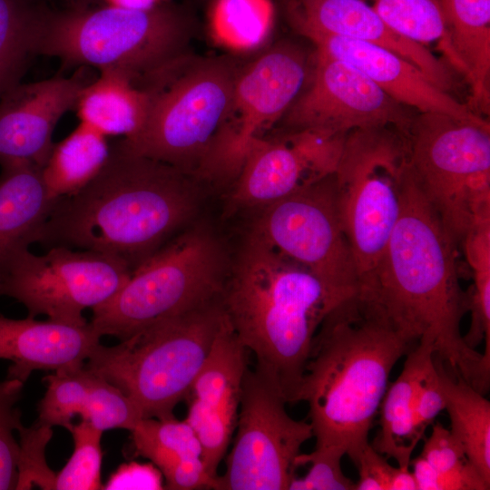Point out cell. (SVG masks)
<instances>
[{
    "label": "cell",
    "instance_id": "obj_25",
    "mask_svg": "<svg viewBox=\"0 0 490 490\" xmlns=\"http://www.w3.org/2000/svg\"><path fill=\"white\" fill-rule=\"evenodd\" d=\"M130 432L135 452L162 474L164 488H214L216 478L205 468L201 442L185 420L142 418Z\"/></svg>",
    "mask_w": 490,
    "mask_h": 490
},
{
    "label": "cell",
    "instance_id": "obj_29",
    "mask_svg": "<svg viewBox=\"0 0 490 490\" xmlns=\"http://www.w3.org/2000/svg\"><path fill=\"white\" fill-rule=\"evenodd\" d=\"M109 152L106 136L81 122L69 135L54 144L42 168L50 194L60 199L77 192L100 172Z\"/></svg>",
    "mask_w": 490,
    "mask_h": 490
},
{
    "label": "cell",
    "instance_id": "obj_16",
    "mask_svg": "<svg viewBox=\"0 0 490 490\" xmlns=\"http://www.w3.org/2000/svg\"><path fill=\"white\" fill-rule=\"evenodd\" d=\"M345 137L299 131L256 138L235 177L228 210L260 209L334 173Z\"/></svg>",
    "mask_w": 490,
    "mask_h": 490
},
{
    "label": "cell",
    "instance_id": "obj_39",
    "mask_svg": "<svg viewBox=\"0 0 490 490\" xmlns=\"http://www.w3.org/2000/svg\"><path fill=\"white\" fill-rule=\"evenodd\" d=\"M417 490H488V484L470 462L437 472L420 456L410 460Z\"/></svg>",
    "mask_w": 490,
    "mask_h": 490
},
{
    "label": "cell",
    "instance_id": "obj_33",
    "mask_svg": "<svg viewBox=\"0 0 490 490\" xmlns=\"http://www.w3.org/2000/svg\"><path fill=\"white\" fill-rule=\"evenodd\" d=\"M74 439V452L65 466L55 475V490L102 489L101 439L103 431L86 420L69 429Z\"/></svg>",
    "mask_w": 490,
    "mask_h": 490
},
{
    "label": "cell",
    "instance_id": "obj_26",
    "mask_svg": "<svg viewBox=\"0 0 490 490\" xmlns=\"http://www.w3.org/2000/svg\"><path fill=\"white\" fill-rule=\"evenodd\" d=\"M402 371L388 385L379 407V429L371 446L398 466L409 467L412 454L421 440L415 417L416 391L426 368L435 358L433 348L418 343L407 355Z\"/></svg>",
    "mask_w": 490,
    "mask_h": 490
},
{
    "label": "cell",
    "instance_id": "obj_20",
    "mask_svg": "<svg viewBox=\"0 0 490 490\" xmlns=\"http://www.w3.org/2000/svg\"><path fill=\"white\" fill-rule=\"evenodd\" d=\"M316 50L357 68L387 95L419 113H440L476 122H487L467 105L434 85L415 65L380 46L339 35L309 34Z\"/></svg>",
    "mask_w": 490,
    "mask_h": 490
},
{
    "label": "cell",
    "instance_id": "obj_36",
    "mask_svg": "<svg viewBox=\"0 0 490 490\" xmlns=\"http://www.w3.org/2000/svg\"><path fill=\"white\" fill-rule=\"evenodd\" d=\"M466 259L474 273V286L469 292L471 324L463 338L466 344L474 349L485 339L482 354L490 361V250H473Z\"/></svg>",
    "mask_w": 490,
    "mask_h": 490
},
{
    "label": "cell",
    "instance_id": "obj_43",
    "mask_svg": "<svg viewBox=\"0 0 490 490\" xmlns=\"http://www.w3.org/2000/svg\"><path fill=\"white\" fill-rule=\"evenodd\" d=\"M107 5L128 9H148L169 0H101Z\"/></svg>",
    "mask_w": 490,
    "mask_h": 490
},
{
    "label": "cell",
    "instance_id": "obj_34",
    "mask_svg": "<svg viewBox=\"0 0 490 490\" xmlns=\"http://www.w3.org/2000/svg\"><path fill=\"white\" fill-rule=\"evenodd\" d=\"M24 383L18 379L0 381V490L15 489L19 443L15 434L23 425L17 403Z\"/></svg>",
    "mask_w": 490,
    "mask_h": 490
},
{
    "label": "cell",
    "instance_id": "obj_10",
    "mask_svg": "<svg viewBox=\"0 0 490 490\" xmlns=\"http://www.w3.org/2000/svg\"><path fill=\"white\" fill-rule=\"evenodd\" d=\"M407 170V136L397 129L372 127L346 135L335 191L358 285L375 268L399 217Z\"/></svg>",
    "mask_w": 490,
    "mask_h": 490
},
{
    "label": "cell",
    "instance_id": "obj_31",
    "mask_svg": "<svg viewBox=\"0 0 490 490\" xmlns=\"http://www.w3.org/2000/svg\"><path fill=\"white\" fill-rule=\"evenodd\" d=\"M274 19L271 0H213L208 27L219 45L233 52H248L266 42Z\"/></svg>",
    "mask_w": 490,
    "mask_h": 490
},
{
    "label": "cell",
    "instance_id": "obj_21",
    "mask_svg": "<svg viewBox=\"0 0 490 490\" xmlns=\"http://www.w3.org/2000/svg\"><path fill=\"white\" fill-rule=\"evenodd\" d=\"M45 393L38 403L36 423L70 429L80 416L102 431H132L142 418L129 397L85 364L54 371L44 378Z\"/></svg>",
    "mask_w": 490,
    "mask_h": 490
},
{
    "label": "cell",
    "instance_id": "obj_2",
    "mask_svg": "<svg viewBox=\"0 0 490 490\" xmlns=\"http://www.w3.org/2000/svg\"><path fill=\"white\" fill-rule=\"evenodd\" d=\"M201 183L118 141L86 185L58 200L35 243L100 252L133 270L191 220Z\"/></svg>",
    "mask_w": 490,
    "mask_h": 490
},
{
    "label": "cell",
    "instance_id": "obj_30",
    "mask_svg": "<svg viewBox=\"0 0 490 490\" xmlns=\"http://www.w3.org/2000/svg\"><path fill=\"white\" fill-rule=\"evenodd\" d=\"M50 8L44 0H0V98L21 83Z\"/></svg>",
    "mask_w": 490,
    "mask_h": 490
},
{
    "label": "cell",
    "instance_id": "obj_42",
    "mask_svg": "<svg viewBox=\"0 0 490 490\" xmlns=\"http://www.w3.org/2000/svg\"><path fill=\"white\" fill-rule=\"evenodd\" d=\"M162 474L152 464H122L111 475L102 489H163Z\"/></svg>",
    "mask_w": 490,
    "mask_h": 490
},
{
    "label": "cell",
    "instance_id": "obj_5",
    "mask_svg": "<svg viewBox=\"0 0 490 490\" xmlns=\"http://www.w3.org/2000/svg\"><path fill=\"white\" fill-rule=\"evenodd\" d=\"M242 64L229 54L189 52L149 74L138 83L149 97L145 122L120 142L201 182L213 181L219 140Z\"/></svg>",
    "mask_w": 490,
    "mask_h": 490
},
{
    "label": "cell",
    "instance_id": "obj_6",
    "mask_svg": "<svg viewBox=\"0 0 490 490\" xmlns=\"http://www.w3.org/2000/svg\"><path fill=\"white\" fill-rule=\"evenodd\" d=\"M195 33L192 12L170 1L148 9L73 5L50 8L35 52L59 59L64 68L113 71L138 84L191 52Z\"/></svg>",
    "mask_w": 490,
    "mask_h": 490
},
{
    "label": "cell",
    "instance_id": "obj_8",
    "mask_svg": "<svg viewBox=\"0 0 490 490\" xmlns=\"http://www.w3.org/2000/svg\"><path fill=\"white\" fill-rule=\"evenodd\" d=\"M229 269L216 234L207 226L189 228L137 266L114 296L93 309L90 324L101 337L125 339L219 298Z\"/></svg>",
    "mask_w": 490,
    "mask_h": 490
},
{
    "label": "cell",
    "instance_id": "obj_7",
    "mask_svg": "<svg viewBox=\"0 0 490 490\" xmlns=\"http://www.w3.org/2000/svg\"><path fill=\"white\" fill-rule=\"evenodd\" d=\"M224 319L220 296L156 321L115 346L101 343L86 368L117 387L142 418L173 417L186 399Z\"/></svg>",
    "mask_w": 490,
    "mask_h": 490
},
{
    "label": "cell",
    "instance_id": "obj_14",
    "mask_svg": "<svg viewBox=\"0 0 490 490\" xmlns=\"http://www.w3.org/2000/svg\"><path fill=\"white\" fill-rule=\"evenodd\" d=\"M309 55L300 45L279 41L243 63L217 151L221 179L236 177L250 143L275 125L310 78Z\"/></svg>",
    "mask_w": 490,
    "mask_h": 490
},
{
    "label": "cell",
    "instance_id": "obj_41",
    "mask_svg": "<svg viewBox=\"0 0 490 490\" xmlns=\"http://www.w3.org/2000/svg\"><path fill=\"white\" fill-rule=\"evenodd\" d=\"M445 409V397L435 358L427 366L419 383L415 403L417 433L423 437L439 413Z\"/></svg>",
    "mask_w": 490,
    "mask_h": 490
},
{
    "label": "cell",
    "instance_id": "obj_27",
    "mask_svg": "<svg viewBox=\"0 0 490 490\" xmlns=\"http://www.w3.org/2000/svg\"><path fill=\"white\" fill-rule=\"evenodd\" d=\"M149 97L143 88L126 75L100 72L82 91L74 110L81 122L103 135H134L143 125Z\"/></svg>",
    "mask_w": 490,
    "mask_h": 490
},
{
    "label": "cell",
    "instance_id": "obj_40",
    "mask_svg": "<svg viewBox=\"0 0 490 490\" xmlns=\"http://www.w3.org/2000/svg\"><path fill=\"white\" fill-rule=\"evenodd\" d=\"M419 456L437 472L451 470L469 461L462 445L451 431L435 422Z\"/></svg>",
    "mask_w": 490,
    "mask_h": 490
},
{
    "label": "cell",
    "instance_id": "obj_11",
    "mask_svg": "<svg viewBox=\"0 0 490 490\" xmlns=\"http://www.w3.org/2000/svg\"><path fill=\"white\" fill-rule=\"evenodd\" d=\"M132 271L122 260L93 250L54 246L35 255L24 248L0 268V296L24 305L27 317L84 326L83 310L109 300Z\"/></svg>",
    "mask_w": 490,
    "mask_h": 490
},
{
    "label": "cell",
    "instance_id": "obj_23",
    "mask_svg": "<svg viewBox=\"0 0 490 490\" xmlns=\"http://www.w3.org/2000/svg\"><path fill=\"white\" fill-rule=\"evenodd\" d=\"M446 22L440 48L466 77L468 107L488 113L490 76V0H440Z\"/></svg>",
    "mask_w": 490,
    "mask_h": 490
},
{
    "label": "cell",
    "instance_id": "obj_22",
    "mask_svg": "<svg viewBox=\"0 0 490 490\" xmlns=\"http://www.w3.org/2000/svg\"><path fill=\"white\" fill-rule=\"evenodd\" d=\"M90 322L84 326L0 315V359L11 362L7 378L25 383L36 370L82 366L100 344Z\"/></svg>",
    "mask_w": 490,
    "mask_h": 490
},
{
    "label": "cell",
    "instance_id": "obj_38",
    "mask_svg": "<svg viewBox=\"0 0 490 490\" xmlns=\"http://www.w3.org/2000/svg\"><path fill=\"white\" fill-rule=\"evenodd\" d=\"M358 471L356 490H417L409 467L393 466L370 443L355 464Z\"/></svg>",
    "mask_w": 490,
    "mask_h": 490
},
{
    "label": "cell",
    "instance_id": "obj_44",
    "mask_svg": "<svg viewBox=\"0 0 490 490\" xmlns=\"http://www.w3.org/2000/svg\"><path fill=\"white\" fill-rule=\"evenodd\" d=\"M74 2V5H90L93 2H97L99 0H72Z\"/></svg>",
    "mask_w": 490,
    "mask_h": 490
},
{
    "label": "cell",
    "instance_id": "obj_15",
    "mask_svg": "<svg viewBox=\"0 0 490 490\" xmlns=\"http://www.w3.org/2000/svg\"><path fill=\"white\" fill-rule=\"evenodd\" d=\"M309 81L277 122L279 132L345 136L358 129L390 126L407 135L414 115L352 65L315 49Z\"/></svg>",
    "mask_w": 490,
    "mask_h": 490
},
{
    "label": "cell",
    "instance_id": "obj_1",
    "mask_svg": "<svg viewBox=\"0 0 490 490\" xmlns=\"http://www.w3.org/2000/svg\"><path fill=\"white\" fill-rule=\"evenodd\" d=\"M456 249L408 165L399 217L357 296L408 341L430 345L452 376L485 395L490 362L466 344L460 329L469 292L459 283Z\"/></svg>",
    "mask_w": 490,
    "mask_h": 490
},
{
    "label": "cell",
    "instance_id": "obj_37",
    "mask_svg": "<svg viewBox=\"0 0 490 490\" xmlns=\"http://www.w3.org/2000/svg\"><path fill=\"white\" fill-rule=\"evenodd\" d=\"M344 454L335 450H317L300 453L296 458L297 468L309 465L303 476L295 475L289 490H356V482L348 477L342 470L341 460Z\"/></svg>",
    "mask_w": 490,
    "mask_h": 490
},
{
    "label": "cell",
    "instance_id": "obj_24",
    "mask_svg": "<svg viewBox=\"0 0 490 490\" xmlns=\"http://www.w3.org/2000/svg\"><path fill=\"white\" fill-rule=\"evenodd\" d=\"M0 166L1 268L18 250L35 243L59 199L47 190L42 168L21 161Z\"/></svg>",
    "mask_w": 490,
    "mask_h": 490
},
{
    "label": "cell",
    "instance_id": "obj_35",
    "mask_svg": "<svg viewBox=\"0 0 490 490\" xmlns=\"http://www.w3.org/2000/svg\"><path fill=\"white\" fill-rule=\"evenodd\" d=\"M53 427L34 422L31 426L21 425L17 481L15 489L28 490L34 486L52 490L55 487V474L49 468L45 458V448L53 436Z\"/></svg>",
    "mask_w": 490,
    "mask_h": 490
},
{
    "label": "cell",
    "instance_id": "obj_4",
    "mask_svg": "<svg viewBox=\"0 0 490 490\" xmlns=\"http://www.w3.org/2000/svg\"><path fill=\"white\" fill-rule=\"evenodd\" d=\"M350 297L250 230L230 265L220 301L238 339L254 354L255 367L277 384L288 403H296L319 326Z\"/></svg>",
    "mask_w": 490,
    "mask_h": 490
},
{
    "label": "cell",
    "instance_id": "obj_28",
    "mask_svg": "<svg viewBox=\"0 0 490 490\" xmlns=\"http://www.w3.org/2000/svg\"><path fill=\"white\" fill-rule=\"evenodd\" d=\"M449 430L462 445L468 460L490 484V402L461 377L450 376L435 356Z\"/></svg>",
    "mask_w": 490,
    "mask_h": 490
},
{
    "label": "cell",
    "instance_id": "obj_12",
    "mask_svg": "<svg viewBox=\"0 0 490 490\" xmlns=\"http://www.w3.org/2000/svg\"><path fill=\"white\" fill-rule=\"evenodd\" d=\"M277 384L248 367L236 435L216 490H284L296 475V458L313 437L309 422L292 418Z\"/></svg>",
    "mask_w": 490,
    "mask_h": 490
},
{
    "label": "cell",
    "instance_id": "obj_32",
    "mask_svg": "<svg viewBox=\"0 0 490 490\" xmlns=\"http://www.w3.org/2000/svg\"><path fill=\"white\" fill-rule=\"evenodd\" d=\"M372 8L392 30L420 44L442 40L446 30L436 0H371Z\"/></svg>",
    "mask_w": 490,
    "mask_h": 490
},
{
    "label": "cell",
    "instance_id": "obj_45",
    "mask_svg": "<svg viewBox=\"0 0 490 490\" xmlns=\"http://www.w3.org/2000/svg\"><path fill=\"white\" fill-rule=\"evenodd\" d=\"M438 3L440 2V0H436Z\"/></svg>",
    "mask_w": 490,
    "mask_h": 490
},
{
    "label": "cell",
    "instance_id": "obj_18",
    "mask_svg": "<svg viewBox=\"0 0 490 490\" xmlns=\"http://www.w3.org/2000/svg\"><path fill=\"white\" fill-rule=\"evenodd\" d=\"M89 83L81 70L70 77L21 82L5 92L0 98V163L21 161L43 168L57 122L74 110Z\"/></svg>",
    "mask_w": 490,
    "mask_h": 490
},
{
    "label": "cell",
    "instance_id": "obj_13",
    "mask_svg": "<svg viewBox=\"0 0 490 490\" xmlns=\"http://www.w3.org/2000/svg\"><path fill=\"white\" fill-rule=\"evenodd\" d=\"M250 230L329 287L357 294L358 273L338 215L334 173L260 208Z\"/></svg>",
    "mask_w": 490,
    "mask_h": 490
},
{
    "label": "cell",
    "instance_id": "obj_9",
    "mask_svg": "<svg viewBox=\"0 0 490 490\" xmlns=\"http://www.w3.org/2000/svg\"><path fill=\"white\" fill-rule=\"evenodd\" d=\"M407 140L415 181L455 242L462 243L474 220L490 217L489 122L420 113Z\"/></svg>",
    "mask_w": 490,
    "mask_h": 490
},
{
    "label": "cell",
    "instance_id": "obj_19",
    "mask_svg": "<svg viewBox=\"0 0 490 490\" xmlns=\"http://www.w3.org/2000/svg\"><path fill=\"white\" fill-rule=\"evenodd\" d=\"M288 13L304 36L334 34L380 46L415 65L439 89L448 93L453 86L452 74L441 60L388 27L362 0H290Z\"/></svg>",
    "mask_w": 490,
    "mask_h": 490
},
{
    "label": "cell",
    "instance_id": "obj_3",
    "mask_svg": "<svg viewBox=\"0 0 490 490\" xmlns=\"http://www.w3.org/2000/svg\"><path fill=\"white\" fill-rule=\"evenodd\" d=\"M416 346L357 294L327 315L296 398L309 406L315 449L338 451L357 463L369 444L392 368Z\"/></svg>",
    "mask_w": 490,
    "mask_h": 490
},
{
    "label": "cell",
    "instance_id": "obj_17",
    "mask_svg": "<svg viewBox=\"0 0 490 490\" xmlns=\"http://www.w3.org/2000/svg\"><path fill=\"white\" fill-rule=\"evenodd\" d=\"M247 352L224 314L211 351L186 397L189 407L184 420L196 433L203 464L214 478L236 428L248 368Z\"/></svg>",
    "mask_w": 490,
    "mask_h": 490
}]
</instances>
